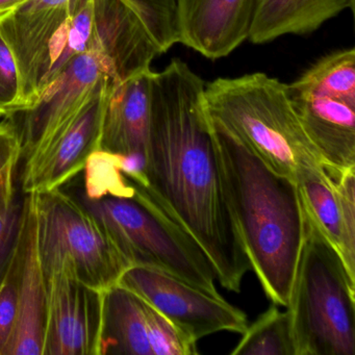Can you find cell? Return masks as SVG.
Returning <instances> with one entry per match:
<instances>
[{
  "instance_id": "1",
  "label": "cell",
  "mask_w": 355,
  "mask_h": 355,
  "mask_svg": "<svg viewBox=\"0 0 355 355\" xmlns=\"http://www.w3.org/2000/svg\"><path fill=\"white\" fill-rule=\"evenodd\" d=\"M205 83L180 60L155 72L141 170L157 202L198 243L220 284L241 293L251 266L205 111Z\"/></svg>"
},
{
  "instance_id": "2",
  "label": "cell",
  "mask_w": 355,
  "mask_h": 355,
  "mask_svg": "<svg viewBox=\"0 0 355 355\" xmlns=\"http://www.w3.org/2000/svg\"><path fill=\"white\" fill-rule=\"evenodd\" d=\"M209 120L251 270L267 298L286 307L304 239L298 187L273 171L225 128Z\"/></svg>"
},
{
  "instance_id": "3",
  "label": "cell",
  "mask_w": 355,
  "mask_h": 355,
  "mask_svg": "<svg viewBox=\"0 0 355 355\" xmlns=\"http://www.w3.org/2000/svg\"><path fill=\"white\" fill-rule=\"evenodd\" d=\"M203 101L209 119L276 173L296 182L306 168L325 166L303 128L288 85L276 78L261 72L218 78L205 85Z\"/></svg>"
},
{
  "instance_id": "4",
  "label": "cell",
  "mask_w": 355,
  "mask_h": 355,
  "mask_svg": "<svg viewBox=\"0 0 355 355\" xmlns=\"http://www.w3.org/2000/svg\"><path fill=\"white\" fill-rule=\"evenodd\" d=\"M128 178L132 187L130 196L107 195L80 202L96 218L128 266L155 268L221 296L216 288L215 268L198 243L157 202L143 176Z\"/></svg>"
},
{
  "instance_id": "5",
  "label": "cell",
  "mask_w": 355,
  "mask_h": 355,
  "mask_svg": "<svg viewBox=\"0 0 355 355\" xmlns=\"http://www.w3.org/2000/svg\"><path fill=\"white\" fill-rule=\"evenodd\" d=\"M302 209L304 239L286 307L296 355H354L355 277Z\"/></svg>"
},
{
  "instance_id": "6",
  "label": "cell",
  "mask_w": 355,
  "mask_h": 355,
  "mask_svg": "<svg viewBox=\"0 0 355 355\" xmlns=\"http://www.w3.org/2000/svg\"><path fill=\"white\" fill-rule=\"evenodd\" d=\"M35 194L39 257L49 279L63 263L96 290L115 286L128 268L96 218L61 189Z\"/></svg>"
},
{
  "instance_id": "7",
  "label": "cell",
  "mask_w": 355,
  "mask_h": 355,
  "mask_svg": "<svg viewBox=\"0 0 355 355\" xmlns=\"http://www.w3.org/2000/svg\"><path fill=\"white\" fill-rule=\"evenodd\" d=\"M107 76L116 84L121 83L95 33L91 49L68 64L34 107L11 115L21 136L22 164L38 155L72 121Z\"/></svg>"
},
{
  "instance_id": "8",
  "label": "cell",
  "mask_w": 355,
  "mask_h": 355,
  "mask_svg": "<svg viewBox=\"0 0 355 355\" xmlns=\"http://www.w3.org/2000/svg\"><path fill=\"white\" fill-rule=\"evenodd\" d=\"M118 284L144 299L195 342L217 332L242 334L248 326L246 313L222 296L155 268H128Z\"/></svg>"
},
{
  "instance_id": "9",
  "label": "cell",
  "mask_w": 355,
  "mask_h": 355,
  "mask_svg": "<svg viewBox=\"0 0 355 355\" xmlns=\"http://www.w3.org/2000/svg\"><path fill=\"white\" fill-rule=\"evenodd\" d=\"M86 3L87 0H26L0 16V36L11 51L19 78L20 111L38 103L51 41L68 18L76 15Z\"/></svg>"
},
{
  "instance_id": "10",
  "label": "cell",
  "mask_w": 355,
  "mask_h": 355,
  "mask_svg": "<svg viewBox=\"0 0 355 355\" xmlns=\"http://www.w3.org/2000/svg\"><path fill=\"white\" fill-rule=\"evenodd\" d=\"M117 85L109 76L103 78L72 121L24 164L20 180L26 194L61 189L85 169L89 157L99 150L103 115Z\"/></svg>"
},
{
  "instance_id": "11",
  "label": "cell",
  "mask_w": 355,
  "mask_h": 355,
  "mask_svg": "<svg viewBox=\"0 0 355 355\" xmlns=\"http://www.w3.org/2000/svg\"><path fill=\"white\" fill-rule=\"evenodd\" d=\"M103 291L80 282L63 263L47 279L43 355H99Z\"/></svg>"
},
{
  "instance_id": "12",
  "label": "cell",
  "mask_w": 355,
  "mask_h": 355,
  "mask_svg": "<svg viewBox=\"0 0 355 355\" xmlns=\"http://www.w3.org/2000/svg\"><path fill=\"white\" fill-rule=\"evenodd\" d=\"M255 0H176L180 43L207 59L226 57L249 38Z\"/></svg>"
},
{
  "instance_id": "13",
  "label": "cell",
  "mask_w": 355,
  "mask_h": 355,
  "mask_svg": "<svg viewBox=\"0 0 355 355\" xmlns=\"http://www.w3.org/2000/svg\"><path fill=\"white\" fill-rule=\"evenodd\" d=\"M21 271L17 323L7 355H43L47 313V282L39 257L35 194L22 201L20 220Z\"/></svg>"
},
{
  "instance_id": "14",
  "label": "cell",
  "mask_w": 355,
  "mask_h": 355,
  "mask_svg": "<svg viewBox=\"0 0 355 355\" xmlns=\"http://www.w3.org/2000/svg\"><path fill=\"white\" fill-rule=\"evenodd\" d=\"M155 72H139L114 87L101 126L99 150L142 161L148 149Z\"/></svg>"
},
{
  "instance_id": "15",
  "label": "cell",
  "mask_w": 355,
  "mask_h": 355,
  "mask_svg": "<svg viewBox=\"0 0 355 355\" xmlns=\"http://www.w3.org/2000/svg\"><path fill=\"white\" fill-rule=\"evenodd\" d=\"M291 101L328 173L336 176L355 168V101L334 97H291Z\"/></svg>"
},
{
  "instance_id": "16",
  "label": "cell",
  "mask_w": 355,
  "mask_h": 355,
  "mask_svg": "<svg viewBox=\"0 0 355 355\" xmlns=\"http://www.w3.org/2000/svg\"><path fill=\"white\" fill-rule=\"evenodd\" d=\"M94 26L120 82L149 69L161 55L140 20L120 0H94Z\"/></svg>"
},
{
  "instance_id": "17",
  "label": "cell",
  "mask_w": 355,
  "mask_h": 355,
  "mask_svg": "<svg viewBox=\"0 0 355 355\" xmlns=\"http://www.w3.org/2000/svg\"><path fill=\"white\" fill-rule=\"evenodd\" d=\"M153 355L148 303L119 284L103 291L99 355Z\"/></svg>"
},
{
  "instance_id": "18",
  "label": "cell",
  "mask_w": 355,
  "mask_h": 355,
  "mask_svg": "<svg viewBox=\"0 0 355 355\" xmlns=\"http://www.w3.org/2000/svg\"><path fill=\"white\" fill-rule=\"evenodd\" d=\"M355 0H255L249 40L271 42L284 35L313 33L345 10H354Z\"/></svg>"
},
{
  "instance_id": "19",
  "label": "cell",
  "mask_w": 355,
  "mask_h": 355,
  "mask_svg": "<svg viewBox=\"0 0 355 355\" xmlns=\"http://www.w3.org/2000/svg\"><path fill=\"white\" fill-rule=\"evenodd\" d=\"M296 184L307 213L342 257L344 234L340 200L327 168H306L299 174Z\"/></svg>"
},
{
  "instance_id": "20",
  "label": "cell",
  "mask_w": 355,
  "mask_h": 355,
  "mask_svg": "<svg viewBox=\"0 0 355 355\" xmlns=\"http://www.w3.org/2000/svg\"><path fill=\"white\" fill-rule=\"evenodd\" d=\"M291 97H334L355 101V49L336 51L288 85Z\"/></svg>"
},
{
  "instance_id": "21",
  "label": "cell",
  "mask_w": 355,
  "mask_h": 355,
  "mask_svg": "<svg viewBox=\"0 0 355 355\" xmlns=\"http://www.w3.org/2000/svg\"><path fill=\"white\" fill-rule=\"evenodd\" d=\"M242 336L230 354L296 355L290 313L274 303L247 326Z\"/></svg>"
},
{
  "instance_id": "22",
  "label": "cell",
  "mask_w": 355,
  "mask_h": 355,
  "mask_svg": "<svg viewBox=\"0 0 355 355\" xmlns=\"http://www.w3.org/2000/svg\"><path fill=\"white\" fill-rule=\"evenodd\" d=\"M137 16L159 53L180 43L176 0H120Z\"/></svg>"
},
{
  "instance_id": "23",
  "label": "cell",
  "mask_w": 355,
  "mask_h": 355,
  "mask_svg": "<svg viewBox=\"0 0 355 355\" xmlns=\"http://www.w3.org/2000/svg\"><path fill=\"white\" fill-rule=\"evenodd\" d=\"M21 257V240L18 232L7 269L0 282V355H7L17 323Z\"/></svg>"
},
{
  "instance_id": "24",
  "label": "cell",
  "mask_w": 355,
  "mask_h": 355,
  "mask_svg": "<svg viewBox=\"0 0 355 355\" xmlns=\"http://www.w3.org/2000/svg\"><path fill=\"white\" fill-rule=\"evenodd\" d=\"M22 142L17 124L11 116L0 120V216L15 202V174L21 162Z\"/></svg>"
},
{
  "instance_id": "25",
  "label": "cell",
  "mask_w": 355,
  "mask_h": 355,
  "mask_svg": "<svg viewBox=\"0 0 355 355\" xmlns=\"http://www.w3.org/2000/svg\"><path fill=\"white\" fill-rule=\"evenodd\" d=\"M332 180L336 184L342 214L344 234L342 259L349 273L355 277V168L340 172Z\"/></svg>"
},
{
  "instance_id": "26",
  "label": "cell",
  "mask_w": 355,
  "mask_h": 355,
  "mask_svg": "<svg viewBox=\"0 0 355 355\" xmlns=\"http://www.w3.org/2000/svg\"><path fill=\"white\" fill-rule=\"evenodd\" d=\"M20 111V84L13 55L0 36V118Z\"/></svg>"
},
{
  "instance_id": "27",
  "label": "cell",
  "mask_w": 355,
  "mask_h": 355,
  "mask_svg": "<svg viewBox=\"0 0 355 355\" xmlns=\"http://www.w3.org/2000/svg\"><path fill=\"white\" fill-rule=\"evenodd\" d=\"M22 202H15L6 215L0 216V282L7 269L17 240L21 220Z\"/></svg>"
},
{
  "instance_id": "28",
  "label": "cell",
  "mask_w": 355,
  "mask_h": 355,
  "mask_svg": "<svg viewBox=\"0 0 355 355\" xmlns=\"http://www.w3.org/2000/svg\"><path fill=\"white\" fill-rule=\"evenodd\" d=\"M26 0H0V16L11 11L12 9L26 3Z\"/></svg>"
}]
</instances>
